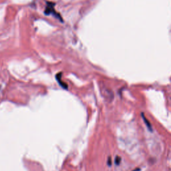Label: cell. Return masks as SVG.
<instances>
[{"mask_svg":"<svg viewBox=\"0 0 171 171\" xmlns=\"http://www.w3.org/2000/svg\"><path fill=\"white\" fill-rule=\"evenodd\" d=\"M54 3H48V6L46 9L45 10V13L46 15H54L55 17H58L59 20H62L61 17L59 16V15H58L57 13H55V10H54Z\"/></svg>","mask_w":171,"mask_h":171,"instance_id":"cell-1","label":"cell"},{"mask_svg":"<svg viewBox=\"0 0 171 171\" xmlns=\"http://www.w3.org/2000/svg\"><path fill=\"white\" fill-rule=\"evenodd\" d=\"M120 161H121V158H120V157H117L116 158V161H115V162H116V165H119V164H120Z\"/></svg>","mask_w":171,"mask_h":171,"instance_id":"cell-2","label":"cell"},{"mask_svg":"<svg viewBox=\"0 0 171 171\" xmlns=\"http://www.w3.org/2000/svg\"><path fill=\"white\" fill-rule=\"evenodd\" d=\"M144 122H146V123L148 127V128H150V124L149 123H148V122H147V120H146V119L145 118H144Z\"/></svg>","mask_w":171,"mask_h":171,"instance_id":"cell-3","label":"cell"}]
</instances>
